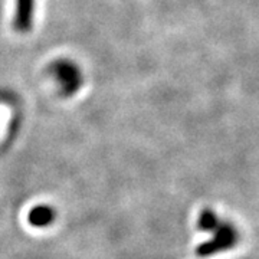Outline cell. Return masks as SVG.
<instances>
[{
    "instance_id": "1",
    "label": "cell",
    "mask_w": 259,
    "mask_h": 259,
    "mask_svg": "<svg viewBox=\"0 0 259 259\" xmlns=\"http://www.w3.org/2000/svg\"><path fill=\"white\" fill-rule=\"evenodd\" d=\"M241 241V233L232 222L221 221L218 228L212 232V238L196 248V255L199 258H209L221 252L233 249Z\"/></svg>"
},
{
    "instance_id": "2",
    "label": "cell",
    "mask_w": 259,
    "mask_h": 259,
    "mask_svg": "<svg viewBox=\"0 0 259 259\" xmlns=\"http://www.w3.org/2000/svg\"><path fill=\"white\" fill-rule=\"evenodd\" d=\"M32 16H33V0H18L15 28L19 32L29 30L32 26Z\"/></svg>"
},
{
    "instance_id": "3",
    "label": "cell",
    "mask_w": 259,
    "mask_h": 259,
    "mask_svg": "<svg viewBox=\"0 0 259 259\" xmlns=\"http://www.w3.org/2000/svg\"><path fill=\"white\" fill-rule=\"evenodd\" d=\"M55 216L56 212L54 207L48 204H39L29 212L28 222L35 228H45L55 221Z\"/></svg>"
},
{
    "instance_id": "4",
    "label": "cell",
    "mask_w": 259,
    "mask_h": 259,
    "mask_svg": "<svg viewBox=\"0 0 259 259\" xmlns=\"http://www.w3.org/2000/svg\"><path fill=\"white\" fill-rule=\"evenodd\" d=\"M56 72L59 76V81L64 83V90L66 93H71L78 88V85L81 82V76L76 71V68H74L72 65L61 64L56 68Z\"/></svg>"
},
{
    "instance_id": "5",
    "label": "cell",
    "mask_w": 259,
    "mask_h": 259,
    "mask_svg": "<svg viewBox=\"0 0 259 259\" xmlns=\"http://www.w3.org/2000/svg\"><path fill=\"white\" fill-rule=\"evenodd\" d=\"M221 218L218 216V213L214 212L213 209H209V207H204L202 212L199 213V219H197V228L200 231L203 232H209L212 233L218 225L221 223Z\"/></svg>"
}]
</instances>
